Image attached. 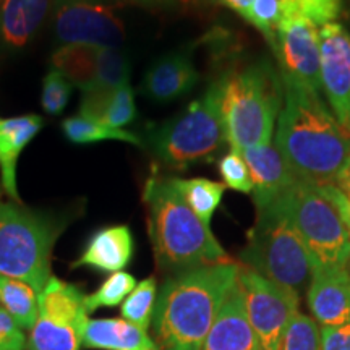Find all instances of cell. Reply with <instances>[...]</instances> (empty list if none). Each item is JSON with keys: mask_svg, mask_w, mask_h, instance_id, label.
I'll use <instances>...</instances> for the list:
<instances>
[{"mask_svg": "<svg viewBox=\"0 0 350 350\" xmlns=\"http://www.w3.org/2000/svg\"><path fill=\"white\" fill-rule=\"evenodd\" d=\"M275 148L299 180L334 185L350 163V138L323 100L294 86H284Z\"/></svg>", "mask_w": 350, "mask_h": 350, "instance_id": "1", "label": "cell"}, {"mask_svg": "<svg viewBox=\"0 0 350 350\" xmlns=\"http://www.w3.org/2000/svg\"><path fill=\"white\" fill-rule=\"evenodd\" d=\"M242 265L216 262L172 274L157 292L152 336L161 350H201Z\"/></svg>", "mask_w": 350, "mask_h": 350, "instance_id": "2", "label": "cell"}, {"mask_svg": "<svg viewBox=\"0 0 350 350\" xmlns=\"http://www.w3.org/2000/svg\"><path fill=\"white\" fill-rule=\"evenodd\" d=\"M148 232L159 269L172 274L229 261L211 227L187 206L169 178L151 175L143 190Z\"/></svg>", "mask_w": 350, "mask_h": 350, "instance_id": "3", "label": "cell"}, {"mask_svg": "<svg viewBox=\"0 0 350 350\" xmlns=\"http://www.w3.org/2000/svg\"><path fill=\"white\" fill-rule=\"evenodd\" d=\"M281 201L312 258L313 271L349 269L347 208L339 188L297 178Z\"/></svg>", "mask_w": 350, "mask_h": 350, "instance_id": "4", "label": "cell"}, {"mask_svg": "<svg viewBox=\"0 0 350 350\" xmlns=\"http://www.w3.org/2000/svg\"><path fill=\"white\" fill-rule=\"evenodd\" d=\"M282 106V88L268 62L226 77L222 119L232 152L271 143Z\"/></svg>", "mask_w": 350, "mask_h": 350, "instance_id": "5", "label": "cell"}, {"mask_svg": "<svg viewBox=\"0 0 350 350\" xmlns=\"http://www.w3.org/2000/svg\"><path fill=\"white\" fill-rule=\"evenodd\" d=\"M256 222L242 250L245 268L301 295L313 278V262L299 232L282 206L281 196L256 209Z\"/></svg>", "mask_w": 350, "mask_h": 350, "instance_id": "6", "label": "cell"}, {"mask_svg": "<svg viewBox=\"0 0 350 350\" xmlns=\"http://www.w3.org/2000/svg\"><path fill=\"white\" fill-rule=\"evenodd\" d=\"M226 78L214 81L180 116L150 126L148 142L161 163L174 169L211 161L226 142L222 98Z\"/></svg>", "mask_w": 350, "mask_h": 350, "instance_id": "7", "label": "cell"}, {"mask_svg": "<svg viewBox=\"0 0 350 350\" xmlns=\"http://www.w3.org/2000/svg\"><path fill=\"white\" fill-rule=\"evenodd\" d=\"M60 227L0 191V274L41 292L51 278L52 248Z\"/></svg>", "mask_w": 350, "mask_h": 350, "instance_id": "8", "label": "cell"}, {"mask_svg": "<svg viewBox=\"0 0 350 350\" xmlns=\"http://www.w3.org/2000/svg\"><path fill=\"white\" fill-rule=\"evenodd\" d=\"M239 282L248 321L261 350H275L284 331L299 313L300 297L291 288L269 281L245 266L240 268Z\"/></svg>", "mask_w": 350, "mask_h": 350, "instance_id": "9", "label": "cell"}, {"mask_svg": "<svg viewBox=\"0 0 350 350\" xmlns=\"http://www.w3.org/2000/svg\"><path fill=\"white\" fill-rule=\"evenodd\" d=\"M271 44L281 65L284 86L319 96L321 52L317 25L299 13H287L278 25Z\"/></svg>", "mask_w": 350, "mask_h": 350, "instance_id": "10", "label": "cell"}, {"mask_svg": "<svg viewBox=\"0 0 350 350\" xmlns=\"http://www.w3.org/2000/svg\"><path fill=\"white\" fill-rule=\"evenodd\" d=\"M52 29L59 42L117 47L125 28L109 0H54Z\"/></svg>", "mask_w": 350, "mask_h": 350, "instance_id": "11", "label": "cell"}, {"mask_svg": "<svg viewBox=\"0 0 350 350\" xmlns=\"http://www.w3.org/2000/svg\"><path fill=\"white\" fill-rule=\"evenodd\" d=\"M321 88L334 117L350 135V33L340 23L319 28Z\"/></svg>", "mask_w": 350, "mask_h": 350, "instance_id": "12", "label": "cell"}, {"mask_svg": "<svg viewBox=\"0 0 350 350\" xmlns=\"http://www.w3.org/2000/svg\"><path fill=\"white\" fill-rule=\"evenodd\" d=\"M308 308L321 327L350 323V271L314 269L306 291Z\"/></svg>", "mask_w": 350, "mask_h": 350, "instance_id": "13", "label": "cell"}, {"mask_svg": "<svg viewBox=\"0 0 350 350\" xmlns=\"http://www.w3.org/2000/svg\"><path fill=\"white\" fill-rule=\"evenodd\" d=\"M201 350H261L248 321L239 281L227 294Z\"/></svg>", "mask_w": 350, "mask_h": 350, "instance_id": "14", "label": "cell"}, {"mask_svg": "<svg viewBox=\"0 0 350 350\" xmlns=\"http://www.w3.org/2000/svg\"><path fill=\"white\" fill-rule=\"evenodd\" d=\"M198 80L200 75L190 57L183 52H170L146 70L142 93L152 103L167 104L190 93Z\"/></svg>", "mask_w": 350, "mask_h": 350, "instance_id": "15", "label": "cell"}, {"mask_svg": "<svg viewBox=\"0 0 350 350\" xmlns=\"http://www.w3.org/2000/svg\"><path fill=\"white\" fill-rule=\"evenodd\" d=\"M242 157L250 169L253 180V200L256 209L268 206L294 185L297 177L287 167L286 161L273 144H261L243 151Z\"/></svg>", "mask_w": 350, "mask_h": 350, "instance_id": "16", "label": "cell"}, {"mask_svg": "<svg viewBox=\"0 0 350 350\" xmlns=\"http://www.w3.org/2000/svg\"><path fill=\"white\" fill-rule=\"evenodd\" d=\"M42 126L44 120L38 113L0 117V183L8 198L16 203H21L16 188L18 157Z\"/></svg>", "mask_w": 350, "mask_h": 350, "instance_id": "17", "label": "cell"}, {"mask_svg": "<svg viewBox=\"0 0 350 350\" xmlns=\"http://www.w3.org/2000/svg\"><path fill=\"white\" fill-rule=\"evenodd\" d=\"M135 242L129 226H111L99 229L88 240L85 250L72 268L88 266L100 273H119L130 265Z\"/></svg>", "mask_w": 350, "mask_h": 350, "instance_id": "18", "label": "cell"}, {"mask_svg": "<svg viewBox=\"0 0 350 350\" xmlns=\"http://www.w3.org/2000/svg\"><path fill=\"white\" fill-rule=\"evenodd\" d=\"M54 0H2L0 2V42L7 47H25L47 16Z\"/></svg>", "mask_w": 350, "mask_h": 350, "instance_id": "19", "label": "cell"}, {"mask_svg": "<svg viewBox=\"0 0 350 350\" xmlns=\"http://www.w3.org/2000/svg\"><path fill=\"white\" fill-rule=\"evenodd\" d=\"M83 347L98 350H161L148 331L124 318L88 319Z\"/></svg>", "mask_w": 350, "mask_h": 350, "instance_id": "20", "label": "cell"}, {"mask_svg": "<svg viewBox=\"0 0 350 350\" xmlns=\"http://www.w3.org/2000/svg\"><path fill=\"white\" fill-rule=\"evenodd\" d=\"M85 294L73 284L60 281L51 275L49 281L38 295L39 317L65 323L85 329L88 323V312L85 306Z\"/></svg>", "mask_w": 350, "mask_h": 350, "instance_id": "21", "label": "cell"}, {"mask_svg": "<svg viewBox=\"0 0 350 350\" xmlns=\"http://www.w3.org/2000/svg\"><path fill=\"white\" fill-rule=\"evenodd\" d=\"M80 116L90 117L106 124L112 129L131 124L137 117L135 91L130 83H125L116 90H98L83 93Z\"/></svg>", "mask_w": 350, "mask_h": 350, "instance_id": "22", "label": "cell"}, {"mask_svg": "<svg viewBox=\"0 0 350 350\" xmlns=\"http://www.w3.org/2000/svg\"><path fill=\"white\" fill-rule=\"evenodd\" d=\"M98 51L91 44H65L52 54V68L59 70L73 86L83 93L94 91L98 86Z\"/></svg>", "mask_w": 350, "mask_h": 350, "instance_id": "23", "label": "cell"}, {"mask_svg": "<svg viewBox=\"0 0 350 350\" xmlns=\"http://www.w3.org/2000/svg\"><path fill=\"white\" fill-rule=\"evenodd\" d=\"M169 182L200 221L206 226L211 224L214 213L226 193L224 183L208 178H169Z\"/></svg>", "mask_w": 350, "mask_h": 350, "instance_id": "24", "label": "cell"}, {"mask_svg": "<svg viewBox=\"0 0 350 350\" xmlns=\"http://www.w3.org/2000/svg\"><path fill=\"white\" fill-rule=\"evenodd\" d=\"M38 295L29 284L0 274V306L23 331H31L36 325L39 317Z\"/></svg>", "mask_w": 350, "mask_h": 350, "instance_id": "25", "label": "cell"}, {"mask_svg": "<svg viewBox=\"0 0 350 350\" xmlns=\"http://www.w3.org/2000/svg\"><path fill=\"white\" fill-rule=\"evenodd\" d=\"M62 131L70 143L93 144L99 142H125L143 146V139L138 135L122 129H112L106 124L90 119L85 116H73L62 122Z\"/></svg>", "mask_w": 350, "mask_h": 350, "instance_id": "26", "label": "cell"}, {"mask_svg": "<svg viewBox=\"0 0 350 350\" xmlns=\"http://www.w3.org/2000/svg\"><path fill=\"white\" fill-rule=\"evenodd\" d=\"M83 334L81 327L38 318L29 331V350H80Z\"/></svg>", "mask_w": 350, "mask_h": 350, "instance_id": "27", "label": "cell"}, {"mask_svg": "<svg viewBox=\"0 0 350 350\" xmlns=\"http://www.w3.org/2000/svg\"><path fill=\"white\" fill-rule=\"evenodd\" d=\"M157 300V282L154 278H146L138 282L122 304V318L131 325L148 331L151 327L152 314Z\"/></svg>", "mask_w": 350, "mask_h": 350, "instance_id": "28", "label": "cell"}, {"mask_svg": "<svg viewBox=\"0 0 350 350\" xmlns=\"http://www.w3.org/2000/svg\"><path fill=\"white\" fill-rule=\"evenodd\" d=\"M135 287H137V279L130 273L119 271V273L111 274L106 281L100 284L98 291L85 297L88 314L94 313L100 306H107L109 308V306L120 305Z\"/></svg>", "mask_w": 350, "mask_h": 350, "instance_id": "29", "label": "cell"}, {"mask_svg": "<svg viewBox=\"0 0 350 350\" xmlns=\"http://www.w3.org/2000/svg\"><path fill=\"white\" fill-rule=\"evenodd\" d=\"M98 90H116L130 83V65L119 47H99L98 51Z\"/></svg>", "mask_w": 350, "mask_h": 350, "instance_id": "30", "label": "cell"}, {"mask_svg": "<svg viewBox=\"0 0 350 350\" xmlns=\"http://www.w3.org/2000/svg\"><path fill=\"white\" fill-rule=\"evenodd\" d=\"M275 350H321L318 323L299 312L284 331Z\"/></svg>", "mask_w": 350, "mask_h": 350, "instance_id": "31", "label": "cell"}, {"mask_svg": "<svg viewBox=\"0 0 350 350\" xmlns=\"http://www.w3.org/2000/svg\"><path fill=\"white\" fill-rule=\"evenodd\" d=\"M73 85L59 70L51 68L42 80L41 104L42 109L51 116H60L72 98Z\"/></svg>", "mask_w": 350, "mask_h": 350, "instance_id": "32", "label": "cell"}, {"mask_svg": "<svg viewBox=\"0 0 350 350\" xmlns=\"http://www.w3.org/2000/svg\"><path fill=\"white\" fill-rule=\"evenodd\" d=\"M284 16L282 0H253L250 10L247 13L248 23L265 34L269 42H273L278 25Z\"/></svg>", "mask_w": 350, "mask_h": 350, "instance_id": "33", "label": "cell"}, {"mask_svg": "<svg viewBox=\"0 0 350 350\" xmlns=\"http://www.w3.org/2000/svg\"><path fill=\"white\" fill-rule=\"evenodd\" d=\"M219 172L224 178L226 185L240 193H252L253 180L250 169L245 159L237 152H229L219 163Z\"/></svg>", "mask_w": 350, "mask_h": 350, "instance_id": "34", "label": "cell"}, {"mask_svg": "<svg viewBox=\"0 0 350 350\" xmlns=\"http://www.w3.org/2000/svg\"><path fill=\"white\" fill-rule=\"evenodd\" d=\"M297 12L313 25L325 26L339 18L342 12V0H300Z\"/></svg>", "mask_w": 350, "mask_h": 350, "instance_id": "35", "label": "cell"}, {"mask_svg": "<svg viewBox=\"0 0 350 350\" xmlns=\"http://www.w3.org/2000/svg\"><path fill=\"white\" fill-rule=\"evenodd\" d=\"M26 338L18 323L0 306V350H25Z\"/></svg>", "mask_w": 350, "mask_h": 350, "instance_id": "36", "label": "cell"}, {"mask_svg": "<svg viewBox=\"0 0 350 350\" xmlns=\"http://www.w3.org/2000/svg\"><path fill=\"white\" fill-rule=\"evenodd\" d=\"M319 336H321V350H350V323L319 327Z\"/></svg>", "mask_w": 350, "mask_h": 350, "instance_id": "37", "label": "cell"}, {"mask_svg": "<svg viewBox=\"0 0 350 350\" xmlns=\"http://www.w3.org/2000/svg\"><path fill=\"white\" fill-rule=\"evenodd\" d=\"M334 185L339 188V191L344 196L345 208H347V222H349L350 221V163L347 167L344 169V172L339 175Z\"/></svg>", "mask_w": 350, "mask_h": 350, "instance_id": "38", "label": "cell"}, {"mask_svg": "<svg viewBox=\"0 0 350 350\" xmlns=\"http://www.w3.org/2000/svg\"><path fill=\"white\" fill-rule=\"evenodd\" d=\"M213 2L221 3V5L230 8V10L237 12L240 16L247 18V13L250 10L253 0H213Z\"/></svg>", "mask_w": 350, "mask_h": 350, "instance_id": "39", "label": "cell"}, {"mask_svg": "<svg viewBox=\"0 0 350 350\" xmlns=\"http://www.w3.org/2000/svg\"><path fill=\"white\" fill-rule=\"evenodd\" d=\"M126 2L139 3V5H167L172 0H126Z\"/></svg>", "mask_w": 350, "mask_h": 350, "instance_id": "40", "label": "cell"}, {"mask_svg": "<svg viewBox=\"0 0 350 350\" xmlns=\"http://www.w3.org/2000/svg\"><path fill=\"white\" fill-rule=\"evenodd\" d=\"M300 0H282L284 3V15L286 13H299L297 12V5H299Z\"/></svg>", "mask_w": 350, "mask_h": 350, "instance_id": "41", "label": "cell"}, {"mask_svg": "<svg viewBox=\"0 0 350 350\" xmlns=\"http://www.w3.org/2000/svg\"><path fill=\"white\" fill-rule=\"evenodd\" d=\"M347 224H349V232H350V221H349V222H347Z\"/></svg>", "mask_w": 350, "mask_h": 350, "instance_id": "42", "label": "cell"}, {"mask_svg": "<svg viewBox=\"0 0 350 350\" xmlns=\"http://www.w3.org/2000/svg\"><path fill=\"white\" fill-rule=\"evenodd\" d=\"M0 2H2V0H0Z\"/></svg>", "mask_w": 350, "mask_h": 350, "instance_id": "43", "label": "cell"}]
</instances>
